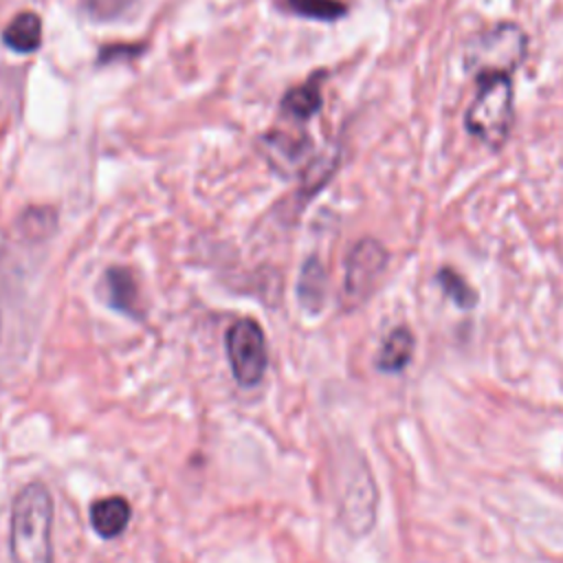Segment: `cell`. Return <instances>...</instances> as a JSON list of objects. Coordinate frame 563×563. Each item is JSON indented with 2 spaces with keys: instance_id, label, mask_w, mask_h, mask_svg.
Masks as SVG:
<instances>
[{
  "instance_id": "7",
  "label": "cell",
  "mask_w": 563,
  "mask_h": 563,
  "mask_svg": "<svg viewBox=\"0 0 563 563\" xmlns=\"http://www.w3.org/2000/svg\"><path fill=\"white\" fill-rule=\"evenodd\" d=\"M130 517H132V506L121 495L101 497L90 506V523L95 532L103 539L119 537L128 528Z\"/></svg>"
},
{
  "instance_id": "8",
  "label": "cell",
  "mask_w": 563,
  "mask_h": 563,
  "mask_svg": "<svg viewBox=\"0 0 563 563\" xmlns=\"http://www.w3.org/2000/svg\"><path fill=\"white\" fill-rule=\"evenodd\" d=\"M321 77L323 73H314L303 84L290 88L282 99V112L299 123L310 121L321 110V103H323L321 86H319Z\"/></svg>"
},
{
  "instance_id": "10",
  "label": "cell",
  "mask_w": 563,
  "mask_h": 563,
  "mask_svg": "<svg viewBox=\"0 0 563 563\" xmlns=\"http://www.w3.org/2000/svg\"><path fill=\"white\" fill-rule=\"evenodd\" d=\"M106 292H108V303L128 314V317H139V290L134 275L128 268L114 266L106 273Z\"/></svg>"
},
{
  "instance_id": "11",
  "label": "cell",
  "mask_w": 563,
  "mask_h": 563,
  "mask_svg": "<svg viewBox=\"0 0 563 563\" xmlns=\"http://www.w3.org/2000/svg\"><path fill=\"white\" fill-rule=\"evenodd\" d=\"M297 299L301 308L310 314H317L325 299V271L317 257L306 260L299 282H297Z\"/></svg>"
},
{
  "instance_id": "12",
  "label": "cell",
  "mask_w": 563,
  "mask_h": 563,
  "mask_svg": "<svg viewBox=\"0 0 563 563\" xmlns=\"http://www.w3.org/2000/svg\"><path fill=\"white\" fill-rule=\"evenodd\" d=\"M413 354V334L409 328L400 325L389 332L380 352H378V367L383 372H400L407 367Z\"/></svg>"
},
{
  "instance_id": "6",
  "label": "cell",
  "mask_w": 563,
  "mask_h": 563,
  "mask_svg": "<svg viewBox=\"0 0 563 563\" xmlns=\"http://www.w3.org/2000/svg\"><path fill=\"white\" fill-rule=\"evenodd\" d=\"M376 490L369 473L361 466L343 495V523L352 534H365L374 523Z\"/></svg>"
},
{
  "instance_id": "18",
  "label": "cell",
  "mask_w": 563,
  "mask_h": 563,
  "mask_svg": "<svg viewBox=\"0 0 563 563\" xmlns=\"http://www.w3.org/2000/svg\"><path fill=\"white\" fill-rule=\"evenodd\" d=\"M0 332H2V310H0Z\"/></svg>"
},
{
  "instance_id": "14",
  "label": "cell",
  "mask_w": 563,
  "mask_h": 563,
  "mask_svg": "<svg viewBox=\"0 0 563 563\" xmlns=\"http://www.w3.org/2000/svg\"><path fill=\"white\" fill-rule=\"evenodd\" d=\"M18 229L29 240H44L57 229V213L48 207H31L20 216Z\"/></svg>"
},
{
  "instance_id": "2",
  "label": "cell",
  "mask_w": 563,
  "mask_h": 563,
  "mask_svg": "<svg viewBox=\"0 0 563 563\" xmlns=\"http://www.w3.org/2000/svg\"><path fill=\"white\" fill-rule=\"evenodd\" d=\"M477 90L466 110V130L484 145L497 150L512 125V81L506 73L477 75Z\"/></svg>"
},
{
  "instance_id": "4",
  "label": "cell",
  "mask_w": 563,
  "mask_h": 563,
  "mask_svg": "<svg viewBox=\"0 0 563 563\" xmlns=\"http://www.w3.org/2000/svg\"><path fill=\"white\" fill-rule=\"evenodd\" d=\"M224 343L233 378L242 387H255L268 367V347L262 325L255 319L242 317L231 323Z\"/></svg>"
},
{
  "instance_id": "17",
  "label": "cell",
  "mask_w": 563,
  "mask_h": 563,
  "mask_svg": "<svg viewBox=\"0 0 563 563\" xmlns=\"http://www.w3.org/2000/svg\"><path fill=\"white\" fill-rule=\"evenodd\" d=\"M143 46L139 44H108L99 51V62L101 64H110V62H117V59H130V57H136L141 55Z\"/></svg>"
},
{
  "instance_id": "16",
  "label": "cell",
  "mask_w": 563,
  "mask_h": 563,
  "mask_svg": "<svg viewBox=\"0 0 563 563\" xmlns=\"http://www.w3.org/2000/svg\"><path fill=\"white\" fill-rule=\"evenodd\" d=\"M134 0H86V11L95 20H112L130 9Z\"/></svg>"
},
{
  "instance_id": "5",
  "label": "cell",
  "mask_w": 563,
  "mask_h": 563,
  "mask_svg": "<svg viewBox=\"0 0 563 563\" xmlns=\"http://www.w3.org/2000/svg\"><path fill=\"white\" fill-rule=\"evenodd\" d=\"M387 266V251L380 242L363 238L352 246L345 260V279H343V303L354 308L363 303L378 277Z\"/></svg>"
},
{
  "instance_id": "3",
  "label": "cell",
  "mask_w": 563,
  "mask_h": 563,
  "mask_svg": "<svg viewBox=\"0 0 563 563\" xmlns=\"http://www.w3.org/2000/svg\"><path fill=\"white\" fill-rule=\"evenodd\" d=\"M528 35L512 22H499L488 31L473 37L464 53V66L468 73H506L512 75L526 59Z\"/></svg>"
},
{
  "instance_id": "9",
  "label": "cell",
  "mask_w": 563,
  "mask_h": 563,
  "mask_svg": "<svg viewBox=\"0 0 563 563\" xmlns=\"http://www.w3.org/2000/svg\"><path fill=\"white\" fill-rule=\"evenodd\" d=\"M4 44L15 53H33L42 44V20L33 11L18 13L2 31Z\"/></svg>"
},
{
  "instance_id": "13",
  "label": "cell",
  "mask_w": 563,
  "mask_h": 563,
  "mask_svg": "<svg viewBox=\"0 0 563 563\" xmlns=\"http://www.w3.org/2000/svg\"><path fill=\"white\" fill-rule=\"evenodd\" d=\"M282 4L301 18L334 22L347 13V7L339 0H282Z\"/></svg>"
},
{
  "instance_id": "1",
  "label": "cell",
  "mask_w": 563,
  "mask_h": 563,
  "mask_svg": "<svg viewBox=\"0 0 563 563\" xmlns=\"http://www.w3.org/2000/svg\"><path fill=\"white\" fill-rule=\"evenodd\" d=\"M9 552L13 563H53V497L40 482L13 499Z\"/></svg>"
},
{
  "instance_id": "15",
  "label": "cell",
  "mask_w": 563,
  "mask_h": 563,
  "mask_svg": "<svg viewBox=\"0 0 563 563\" xmlns=\"http://www.w3.org/2000/svg\"><path fill=\"white\" fill-rule=\"evenodd\" d=\"M438 284L442 286L444 295H449V297L453 299V303H455L457 308L468 310V308H473V306L477 303V292H475V290L468 286V282H466L460 273H455L453 268H449V266L440 268V271H438Z\"/></svg>"
}]
</instances>
